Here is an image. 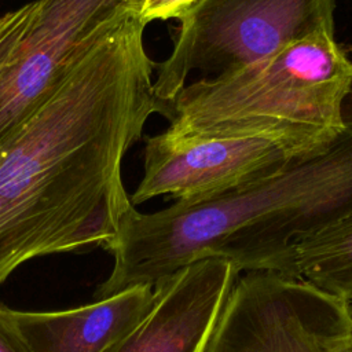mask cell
<instances>
[{"mask_svg": "<svg viewBox=\"0 0 352 352\" xmlns=\"http://www.w3.org/2000/svg\"><path fill=\"white\" fill-rule=\"evenodd\" d=\"M143 30L125 7L0 148V286L30 258L106 249L132 206L122 158L168 114Z\"/></svg>", "mask_w": 352, "mask_h": 352, "instance_id": "6da1fadb", "label": "cell"}, {"mask_svg": "<svg viewBox=\"0 0 352 352\" xmlns=\"http://www.w3.org/2000/svg\"><path fill=\"white\" fill-rule=\"evenodd\" d=\"M344 126L320 151L292 158L279 172L227 192L175 201L153 213L132 205L106 248L114 256L95 297L155 287L182 268L223 258L246 272L289 275L293 245L352 212V87Z\"/></svg>", "mask_w": 352, "mask_h": 352, "instance_id": "7a4b0ae2", "label": "cell"}, {"mask_svg": "<svg viewBox=\"0 0 352 352\" xmlns=\"http://www.w3.org/2000/svg\"><path fill=\"white\" fill-rule=\"evenodd\" d=\"M352 60L336 33L318 32L214 78L192 80L169 104L179 139L267 138L293 157L320 151L344 126Z\"/></svg>", "mask_w": 352, "mask_h": 352, "instance_id": "3957f363", "label": "cell"}, {"mask_svg": "<svg viewBox=\"0 0 352 352\" xmlns=\"http://www.w3.org/2000/svg\"><path fill=\"white\" fill-rule=\"evenodd\" d=\"M334 11L336 0H195L176 18L172 52L155 65L154 94L169 114L194 74L214 78L314 33H334Z\"/></svg>", "mask_w": 352, "mask_h": 352, "instance_id": "277c9868", "label": "cell"}, {"mask_svg": "<svg viewBox=\"0 0 352 352\" xmlns=\"http://www.w3.org/2000/svg\"><path fill=\"white\" fill-rule=\"evenodd\" d=\"M352 304L276 272L238 276L205 352H342Z\"/></svg>", "mask_w": 352, "mask_h": 352, "instance_id": "5b68a950", "label": "cell"}, {"mask_svg": "<svg viewBox=\"0 0 352 352\" xmlns=\"http://www.w3.org/2000/svg\"><path fill=\"white\" fill-rule=\"evenodd\" d=\"M124 8V0H37L32 22L0 70V148Z\"/></svg>", "mask_w": 352, "mask_h": 352, "instance_id": "8992f818", "label": "cell"}, {"mask_svg": "<svg viewBox=\"0 0 352 352\" xmlns=\"http://www.w3.org/2000/svg\"><path fill=\"white\" fill-rule=\"evenodd\" d=\"M294 158L282 144L258 136L179 139L162 132L144 148V175L132 205L154 197L175 201L214 197L268 177Z\"/></svg>", "mask_w": 352, "mask_h": 352, "instance_id": "52a82bcc", "label": "cell"}, {"mask_svg": "<svg viewBox=\"0 0 352 352\" xmlns=\"http://www.w3.org/2000/svg\"><path fill=\"white\" fill-rule=\"evenodd\" d=\"M238 274L223 258L182 268L155 286L150 312L102 352H205Z\"/></svg>", "mask_w": 352, "mask_h": 352, "instance_id": "ba28073f", "label": "cell"}, {"mask_svg": "<svg viewBox=\"0 0 352 352\" xmlns=\"http://www.w3.org/2000/svg\"><path fill=\"white\" fill-rule=\"evenodd\" d=\"M155 298V287L136 286L77 308L10 315L30 352H102L132 330Z\"/></svg>", "mask_w": 352, "mask_h": 352, "instance_id": "9c48e42d", "label": "cell"}, {"mask_svg": "<svg viewBox=\"0 0 352 352\" xmlns=\"http://www.w3.org/2000/svg\"><path fill=\"white\" fill-rule=\"evenodd\" d=\"M37 10V0L3 15L0 23V70L8 62L15 45L32 22Z\"/></svg>", "mask_w": 352, "mask_h": 352, "instance_id": "30bf717a", "label": "cell"}, {"mask_svg": "<svg viewBox=\"0 0 352 352\" xmlns=\"http://www.w3.org/2000/svg\"><path fill=\"white\" fill-rule=\"evenodd\" d=\"M195 0H124L125 7L146 26L153 21L176 19Z\"/></svg>", "mask_w": 352, "mask_h": 352, "instance_id": "8fae6325", "label": "cell"}, {"mask_svg": "<svg viewBox=\"0 0 352 352\" xmlns=\"http://www.w3.org/2000/svg\"><path fill=\"white\" fill-rule=\"evenodd\" d=\"M0 352H30L11 319L10 308L3 305H0Z\"/></svg>", "mask_w": 352, "mask_h": 352, "instance_id": "7c38bea8", "label": "cell"}, {"mask_svg": "<svg viewBox=\"0 0 352 352\" xmlns=\"http://www.w3.org/2000/svg\"><path fill=\"white\" fill-rule=\"evenodd\" d=\"M342 352H352V336H351V338L348 340V342L345 344Z\"/></svg>", "mask_w": 352, "mask_h": 352, "instance_id": "4fadbf2b", "label": "cell"}, {"mask_svg": "<svg viewBox=\"0 0 352 352\" xmlns=\"http://www.w3.org/2000/svg\"><path fill=\"white\" fill-rule=\"evenodd\" d=\"M1 19H3V15H0V23H1Z\"/></svg>", "mask_w": 352, "mask_h": 352, "instance_id": "5bb4252c", "label": "cell"}, {"mask_svg": "<svg viewBox=\"0 0 352 352\" xmlns=\"http://www.w3.org/2000/svg\"><path fill=\"white\" fill-rule=\"evenodd\" d=\"M351 304H352V301H351Z\"/></svg>", "mask_w": 352, "mask_h": 352, "instance_id": "9a60e30c", "label": "cell"}]
</instances>
